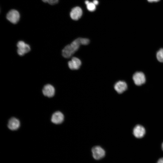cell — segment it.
<instances>
[{
    "instance_id": "cell-16",
    "label": "cell",
    "mask_w": 163,
    "mask_h": 163,
    "mask_svg": "<svg viewBox=\"0 0 163 163\" xmlns=\"http://www.w3.org/2000/svg\"><path fill=\"white\" fill-rule=\"evenodd\" d=\"M59 0H47V2L51 5H54L57 4Z\"/></svg>"
},
{
    "instance_id": "cell-22",
    "label": "cell",
    "mask_w": 163,
    "mask_h": 163,
    "mask_svg": "<svg viewBox=\"0 0 163 163\" xmlns=\"http://www.w3.org/2000/svg\"><path fill=\"white\" fill-rule=\"evenodd\" d=\"M161 148L162 150L163 151V142H162L161 145Z\"/></svg>"
},
{
    "instance_id": "cell-7",
    "label": "cell",
    "mask_w": 163,
    "mask_h": 163,
    "mask_svg": "<svg viewBox=\"0 0 163 163\" xmlns=\"http://www.w3.org/2000/svg\"><path fill=\"white\" fill-rule=\"evenodd\" d=\"M82 65L81 60L78 58L74 57L68 62V65L70 69L72 70H78Z\"/></svg>"
},
{
    "instance_id": "cell-6",
    "label": "cell",
    "mask_w": 163,
    "mask_h": 163,
    "mask_svg": "<svg viewBox=\"0 0 163 163\" xmlns=\"http://www.w3.org/2000/svg\"><path fill=\"white\" fill-rule=\"evenodd\" d=\"M145 133V128L142 125L138 124L135 126L133 129V134L137 138H142Z\"/></svg>"
},
{
    "instance_id": "cell-14",
    "label": "cell",
    "mask_w": 163,
    "mask_h": 163,
    "mask_svg": "<svg viewBox=\"0 0 163 163\" xmlns=\"http://www.w3.org/2000/svg\"><path fill=\"white\" fill-rule=\"evenodd\" d=\"M88 10L90 11H93L96 9V5L93 2H90L86 5Z\"/></svg>"
},
{
    "instance_id": "cell-5",
    "label": "cell",
    "mask_w": 163,
    "mask_h": 163,
    "mask_svg": "<svg viewBox=\"0 0 163 163\" xmlns=\"http://www.w3.org/2000/svg\"><path fill=\"white\" fill-rule=\"evenodd\" d=\"M17 53L21 56L24 55L30 50V46L23 41H20L17 44Z\"/></svg>"
},
{
    "instance_id": "cell-1",
    "label": "cell",
    "mask_w": 163,
    "mask_h": 163,
    "mask_svg": "<svg viewBox=\"0 0 163 163\" xmlns=\"http://www.w3.org/2000/svg\"><path fill=\"white\" fill-rule=\"evenodd\" d=\"M79 48V46L76 43L72 41L70 44L67 45L63 48L62 51V55L65 58H69Z\"/></svg>"
},
{
    "instance_id": "cell-15",
    "label": "cell",
    "mask_w": 163,
    "mask_h": 163,
    "mask_svg": "<svg viewBox=\"0 0 163 163\" xmlns=\"http://www.w3.org/2000/svg\"><path fill=\"white\" fill-rule=\"evenodd\" d=\"M80 40L81 45H87L90 43L89 40L87 38H80Z\"/></svg>"
},
{
    "instance_id": "cell-17",
    "label": "cell",
    "mask_w": 163,
    "mask_h": 163,
    "mask_svg": "<svg viewBox=\"0 0 163 163\" xmlns=\"http://www.w3.org/2000/svg\"><path fill=\"white\" fill-rule=\"evenodd\" d=\"M157 163H163V158H159L158 161Z\"/></svg>"
},
{
    "instance_id": "cell-12",
    "label": "cell",
    "mask_w": 163,
    "mask_h": 163,
    "mask_svg": "<svg viewBox=\"0 0 163 163\" xmlns=\"http://www.w3.org/2000/svg\"><path fill=\"white\" fill-rule=\"evenodd\" d=\"M19 120L14 117L11 118L9 120L8 124V128L11 130H16L19 127Z\"/></svg>"
},
{
    "instance_id": "cell-19",
    "label": "cell",
    "mask_w": 163,
    "mask_h": 163,
    "mask_svg": "<svg viewBox=\"0 0 163 163\" xmlns=\"http://www.w3.org/2000/svg\"><path fill=\"white\" fill-rule=\"evenodd\" d=\"M93 2L96 5H97L98 4V2L97 0H94Z\"/></svg>"
},
{
    "instance_id": "cell-20",
    "label": "cell",
    "mask_w": 163,
    "mask_h": 163,
    "mask_svg": "<svg viewBox=\"0 0 163 163\" xmlns=\"http://www.w3.org/2000/svg\"><path fill=\"white\" fill-rule=\"evenodd\" d=\"M89 2L88 0H86L85 2V4H86V5H87Z\"/></svg>"
},
{
    "instance_id": "cell-3",
    "label": "cell",
    "mask_w": 163,
    "mask_h": 163,
    "mask_svg": "<svg viewBox=\"0 0 163 163\" xmlns=\"http://www.w3.org/2000/svg\"><path fill=\"white\" fill-rule=\"evenodd\" d=\"M6 17L7 19L10 22L13 24H16L19 20L20 14L17 10L12 9L7 13Z\"/></svg>"
},
{
    "instance_id": "cell-18",
    "label": "cell",
    "mask_w": 163,
    "mask_h": 163,
    "mask_svg": "<svg viewBox=\"0 0 163 163\" xmlns=\"http://www.w3.org/2000/svg\"><path fill=\"white\" fill-rule=\"evenodd\" d=\"M160 0H147L148 1L150 2H158Z\"/></svg>"
},
{
    "instance_id": "cell-10",
    "label": "cell",
    "mask_w": 163,
    "mask_h": 163,
    "mask_svg": "<svg viewBox=\"0 0 163 163\" xmlns=\"http://www.w3.org/2000/svg\"><path fill=\"white\" fill-rule=\"evenodd\" d=\"M82 14V9L80 7L77 6L72 9L70 13V16L72 19L77 20L81 17Z\"/></svg>"
},
{
    "instance_id": "cell-21",
    "label": "cell",
    "mask_w": 163,
    "mask_h": 163,
    "mask_svg": "<svg viewBox=\"0 0 163 163\" xmlns=\"http://www.w3.org/2000/svg\"><path fill=\"white\" fill-rule=\"evenodd\" d=\"M43 2L45 3H46L47 2V0H42Z\"/></svg>"
},
{
    "instance_id": "cell-13",
    "label": "cell",
    "mask_w": 163,
    "mask_h": 163,
    "mask_svg": "<svg viewBox=\"0 0 163 163\" xmlns=\"http://www.w3.org/2000/svg\"><path fill=\"white\" fill-rule=\"evenodd\" d=\"M156 56L158 61L161 62H163V48H161L157 52Z\"/></svg>"
},
{
    "instance_id": "cell-9",
    "label": "cell",
    "mask_w": 163,
    "mask_h": 163,
    "mask_svg": "<svg viewBox=\"0 0 163 163\" xmlns=\"http://www.w3.org/2000/svg\"><path fill=\"white\" fill-rule=\"evenodd\" d=\"M64 119V116L63 113L59 111H57L52 115L51 120L54 123L59 124L63 122Z\"/></svg>"
},
{
    "instance_id": "cell-8",
    "label": "cell",
    "mask_w": 163,
    "mask_h": 163,
    "mask_svg": "<svg viewBox=\"0 0 163 163\" xmlns=\"http://www.w3.org/2000/svg\"><path fill=\"white\" fill-rule=\"evenodd\" d=\"M126 83L123 81H119L117 82L114 85L115 90L119 94H121L125 91L127 89Z\"/></svg>"
},
{
    "instance_id": "cell-11",
    "label": "cell",
    "mask_w": 163,
    "mask_h": 163,
    "mask_svg": "<svg viewBox=\"0 0 163 163\" xmlns=\"http://www.w3.org/2000/svg\"><path fill=\"white\" fill-rule=\"evenodd\" d=\"M42 92L44 96L48 97H52L55 94V89L52 85L47 84L43 87Z\"/></svg>"
},
{
    "instance_id": "cell-4",
    "label": "cell",
    "mask_w": 163,
    "mask_h": 163,
    "mask_svg": "<svg viewBox=\"0 0 163 163\" xmlns=\"http://www.w3.org/2000/svg\"><path fill=\"white\" fill-rule=\"evenodd\" d=\"M133 79L135 84L137 86H140L144 84L146 81L144 74L141 72H135L133 75Z\"/></svg>"
},
{
    "instance_id": "cell-2",
    "label": "cell",
    "mask_w": 163,
    "mask_h": 163,
    "mask_svg": "<svg viewBox=\"0 0 163 163\" xmlns=\"http://www.w3.org/2000/svg\"><path fill=\"white\" fill-rule=\"evenodd\" d=\"M93 158L95 160H99L103 158L105 155V151L101 147L96 146L91 149Z\"/></svg>"
}]
</instances>
